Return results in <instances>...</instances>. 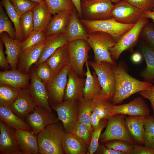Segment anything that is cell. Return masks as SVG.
<instances>
[{"label": "cell", "instance_id": "d6986e66", "mask_svg": "<svg viewBox=\"0 0 154 154\" xmlns=\"http://www.w3.org/2000/svg\"><path fill=\"white\" fill-rule=\"evenodd\" d=\"M31 73L25 74L17 69L0 72V84L8 85L19 90L28 88Z\"/></svg>", "mask_w": 154, "mask_h": 154}, {"label": "cell", "instance_id": "277c9868", "mask_svg": "<svg viewBox=\"0 0 154 154\" xmlns=\"http://www.w3.org/2000/svg\"><path fill=\"white\" fill-rule=\"evenodd\" d=\"M89 66L94 70L98 76L101 88L100 95L110 101L113 99L116 91L115 76L113 65L105 62H97L88 61Z\"/></svg>", "mask_w": 154, "mask_h": 154}, {"label": "cell", "instance_id": "44dd1931", "mask_svg": "<svg viewBox=\"0 0 154 154\" xmlns=\"http://www.w3.org/2000/svg\"><path fill=\"white\" fill-rule=\"evenodd\" d=\"M18 146L23 154H39L37 135L31 131L22 129L15 130Z\"/></svg>", "mask_w": 154, "mask_h": 154}, {"label": "cell", "instance_id": "7402d4cb", "mask_svg": "<svg viewBox=\"0 0 154 154\" xmlns=\"http://www.w3.org/2000/svg\"><path fill=\"white\" fill-rule=\"evenodd\" d=\"M147 116H129L125 119L126 127L135 144L145 145L144 125Z\"/></svg>", "mask_w": 154, "mask_h": 154}, {"label": "cell", "instance_id": "816d5d0a", "mask_svg": "<svg viewBox=\"0 0 154 154\" xmlns=\"http://www.w3.org/2000/svg\"><path fill=\"white\" fill-rule=\"evenodd\" d=\"M3 44L2 41L0 39V66L1 68L7 70L11 67L4 53Z\"/></svg>", "mask_w": 154, "mask_h": 154}, {"label": "cell", "instance_id": "1f68e13d", "mask_svg": "<svg viewBox=\"0 0 154 154\" xmlns=\"http://www.w3.org/2000/svg\"><path fill=\"white\" fill-rule=\"evenodd\" d=\"M85 64L87 71L85 73L86 78L84 90V98L87 100H91L95 96L100 94L101 88L96 73L94 71L92 74L88 61Z\"/></svg>", "mask_w": 154, "mask_h": 154}, {"label": "cell", "instance_id": "681fc988", "mask_svg": "<svg viewBox=\"0 0 154 154\" xmlns=\"http://www.w3.org/2000/svg\"><path fill=\"white\" fill-rule=\"evenodd\" d=\"M143 98L148 99L150 102L154 116V84L148 90L140 91L138 92Z\"/></svg>", "mask_w": 154, "mask_h": 154}, {"label": "cell", "instance_id": "4fadbf2b", "mask_svg": "<svg viewBox=\"0 0 154 154\" xmlns=\"http://www.w3.org/2000/svg\"><path fill=\"white\" fill-rule=\"evenodd\" d=\"M143 12L126 0H123L114 5L111 16L120 23L135 24L142 16Z\"/></svg>", "mask_w": 154, "mask_h": 154}, {"label": "cell", "instance_id": "d4e9b609", "mask_svg": "<svg viewBox=\"0 0 154 154\" xmlns=\"http://www.w3.org/2000/svg\"><path fill=\"white\" fill-rule=\"evenodd\" d=\"M68 42L64 33L46 37L40 57L35 64L36 68L45 62L58 48L67 45Z\"/></svg>", "mask_w": 154, "mask_h": 154}, {"label": "cell", "instance_id": "7a4b0ae2", "mask_svg": "<svg viewBox=\"0 0 154 154\" xmlns=\"http://www.w3.org/2000/svg\"><path fill=\"white\" fill-rule=\"evenodd\" d=\"M65 133L58 121L49 125L37 135L39 154H63L62 140Z\"/></svg>", "mask_w": 154, "mask_h": 154}, {"label": "cell", "instance_id": "94428289", "mask_svg": "<svg viewBox=\"0 0 154 154\" xmlns=\"http://www.w3.org/2000/svg\"><path fill=\"white\" fill-rule=\"evenodd\" d=\"M92 0H81V1H89Z\"/></svg>", "mask_w": 154, "mask_h": 154}, {"label": "cell", "instance_id": "d6a6232c", "mask_svg": "<svg viewBox=\"0 0 154 154\" xmlns=\"http://www.w3.org/2000/svg\"><path fill=\"white\" fill-rule=\"evenodd\" d=\"M91 100L92 112L96 114L101 119L108 120L112 116L109 110L110 101L103 98L99 94Z\"/></svg>", "mask_w": 154, "mask_h": 154}, {"label": "cell", "instance_id": "836d02e7", "mask_svg": "<svg viewBox=\"0 0 154 154\" xmlns=\"http://www.w3.org/2000/svg\"><path fill=\"white\" fill-rule=\"evenodd\" d=\"M78 101V121L86 124L92 133L93 131L90 123L92 112V100H87L84 98Z\"/></svg>", "mask_w": 154, "mask_h": 154}, {"label": "cell", "instance_id": "9f6ffc18", "mask_svg": "<svg viewBox=\"0 0 154 154\" xmlns=\"http://www.w3.org/2000/svg\"><path fill=\"white\" fill-rule=\"evenodd\" d=\"M152 10V11L143 12L142 16L151 19L154 22V9Z\"/></svg>", "mask_w": 154, "mask_h": 154}, {"label": "cell", "instance_id": "bcb514c9", "mask_svg": "<svg viewBox=\"0 0 154 154\" xmlns=\"http://www.w3.org/2000/svg\"><path fill=\"white\" fill-rule=\"evenodd\" d=\"M71 133L82 139L89 146L91 132L86 124L77 121Z\"/></svg>", "mask_w": 154, "mask_h": 154}, {"label": "cell", "instance_id": "ab89813d", "mask_svg": "<svg viewBox=\"0 0 154 154\" xmlns=\"http://www.w3.org/2000/svg\"><path fill=\"white\" fill-rule=\"evenodd\" d=\"M49 11L54 15L59 12L74 9V6L71 0H44Z\"/></svg>", "mask_w": 154, "mask_h": 154}, {"label": "cell", "instance_id": "4dcf8cb0", "mask_svg": "<svg viewBox=\"0 0 154 154\" xmlns=\"http://www.w3.org/2000/svg\"><path fill=\"white\" fill-rule=\"evenodd\" d=\"M67 45L58 48L45 61L56 74L65 65L69 64L70 57Z\"/></svg>", "mask_w": 154, "mask_h": 154}, {"label": "cell", "instance_id": "5b68a950", "mask_svg": "<svg viewBox=\"0 0 154 154\" xmlns=\"http://www.w3.org/2000/svg\"><path fill=\"white\" fill-rule=\"evenodd\" d=\"M80 20L88 33L97 31L105 32L111 35L116 42L135 24L120 23L113 18L103 20Z\"/></svg>", "mask_w": 154, "mask_h": 154}, {"label": "cell", "instance_id": "7bdbcfd3", "mask_svg": "<svg viewBox=\"0 0 154 154\" xmlns=\"http://www.w3.org/2000/svg\"><path fill=\"white\" fill-rule=\"evenodd\" d=\"M108 121L107 119H101L98 127L92 132L90 142L88 148V154H93L96 151L99 145L98 142L101 132L107 126Z\"/></svg>", "mask_w": 154, "mask_h": 154}, {"label": "cell", "instance_id": "9c48e42d", "mask_svg": "<svg viewBox=\"0 0 154 154\" xmlns=\"http://www.w3.org/2000/svg\"><path fill=\"white\" fill-rule=\"evenodd\" d=\"M110 0L81 1L83 19L89 20L108 19L112 18L114 5Z\"/></svg>", "mask_w": 154, "mask_h": 154}, {"label": "cell", "instance_id": "680465c9", "mask_svg": "<svg viewBox=\"0 0 154 154\" xmlns=\"http://www.w3.org/2000/svg\"><path fill=\"white\" fill-rule=\"evenodd\" d=\"M31 1L34 2L35 3L38 4L40 3L41 2L44 0H31Z\"/></svg>", "mask_w": 154, "mask_h": 154}, {"label": "cell", "instance_id": "ee69618b", "mask_svg": "<svg viewBox=\"0 0 154 154\" xmlns=\"http://www.w3.org/2000/svg\"><path fill=\"white\" fill-rule=\"evenodd\" d=\"M139 37L154 50V24L148 21L142 28Z\"/></svg>", "mask_w": 154, "mask_h": 154}, {"label": "cell", "instance_id": "8d00e7d4", "mask_svg": "<svg viewBox=\"0 0 154 154\" xmlns=\"http://www.w3.org/2000/svg\"><path fill=\"white\" fill-rule=\"evenodd\" d=\"M46 37L44 33L34 30L21 43V53L28 50L38 43L45 40Z\"/></svg>", "mask_w": 154, "mask_h": 154}, {"label": "cell", "instance_id": "e575fe53", "mask_svg": "<svg viewBox=\"0 0 154 154\" xmlns=\"http://www.w3.org/2000/svg\"><path fill=\"white\" fill-rule=\"evenodd\" d=\"M1 3L4 7L8 17L13 23L16 33V39L21 42L23 39L20 25L21 16L16 11L10 0H2Z\"/></svg>", "mask_w": 154, "mask_h": 154}, {"label": "cell", "instance_id": "8992f818", "mask_svg": "<svg viewBox=\"0 0 154 154\" xmlns=\"http://www.w3.org/2000/svg\"><path fill=\"white\" fill-rule=\"evenodd\" d=\"M148 19L142 16L133 27L123 34L115 45L109 48L113 60H117L123 51L133 49L138 42L142 28L149 21Z\"/></svg>", "mask_w": 154, "mask_h": 154}, {"label": "cell", "instance_id": "603a6c76", "mask_svg": "<svg viewBox=\"0 0 154 154\" xmlns=\"http://www.w3.org/2000/svg\"><path fill=\"white\" fill-rule=\"evenodd\" d=\"M44 40L38 43L26 51L21 53L17 69L23 73H29V72L33 64H35L39 59L44 46Z\"/></svg>", "mask_w": 154, "mask_h": 154}, {"label": "cell", "instance_id": "74e56055", "mask_svg": "<svg viewBox=\"0 0 154 154\" xmlns=\"http://www.w3.org/2000/svg\"><path fill=\"white\" fill-rule=\"evenodd\" d=\"M20 25L23 39L25 40L34 31L32 10L26 12L21 16Z\"/></svg>", "mask_w": 154, "mask_h": 154}, {"label": "cell", "instance_id": "6da1fadb", "mask_svg": "<svg viewBox=\"0 0 154 154\" xmlns=\"http://www.w3.org/2000/svg\"><path fill=\"white\" fill-rule=\"evenodd\" d=\"M116 81V89L111 103L117 105L131 95L149 89L152 83L140 81L131 76L127 72L123 63L113 65Z\"/></svg>", "mask_w": 154, "mask_h": 154}, {"label": "cell", "instance_id": "2e32d148", "mask_svg": "<svg viewBox=\"0 0 154 154\" xmlns=\"http://www.w3.org/2000/svg\"><path fill=\"white\" fill-rule=\"evenodd\" d=\"M15 130L0 120V154H23L18 145Z\"/></svg>", "mask_w": 154, "mask_h": 154}, {"label": "cell", "instance_id": "484cf974", "mask_svg": "<svg viewBox=\"0 0 154 154\" xmlns=\"http://www.w3.org/2000/svg\"><path fill=\"white\" fill-rule=\"evenodd\" d=\"M73 9L61 11L54 15L44 32L46 37L64 33Z\"/></svg>", "mask_w": 154, "mask_h": 154}, {"label": "cell", "instance_id": "52a82bcc", "mask_svg": "<svg viewBox=\"0 0 154 154\" xmlns=\"http://www.w3.org/2000/svg\"><path fill=\"white\" fill-rule=\"evenodd\" d=\"M67 46L71 69L83 77L86 73L84 70V65L88 61V52L91 47L87 41L81 39L68 42Z\"/></svg>", "mask_w": 154, "mask_h": 154}, {"label": "cell", "instance_id": "11a10c76", "mask_svg": "<svg viewBox=\"0 0 154 154\" xmlns=\"http://www.w3.org/2000/svg\"><path fill=\"white\" fill-rule=\"evenodd\" d=\"M77 11L79 18L83 19L81 9V0H71Z\"/></svg>", "mask_w": 154, "mask_h": 154}, {"label": "cell", "instance_id": "e0dca14e", "mask_svg": "<svg viewBox=\"0 0 154 154\" xmlns=\"http://www.w3.org/2000/svg\"><path fill=\"white\" fill-rule=\"evenodd\" d=\"M85 79L71 70L68 74L64 98L65 100L77 101L84 98Z\"/></svg>", "mask_w": 154, "mask_h": 154}, {"label": "cell", "instance_id": "3957f363", "mask_svg": "<svg viewBox=\"0 0 154 154\" xmlns=\"http://www.w3.org/2000/svg\"><path fill=\"white\" fill-rule=\"evenodd\" d=\"M88 34L87 41L94 51V61L97 62H105L116 65L109 50L110 48L116 43L114 38L110 34L101 31Z\"/></svg>", "mask_w": 154, "mask_h": 154}, {"label": "cell", "instance_id": "7dc6e473", "mask_svg": "<svg viewBox=\"0 0 154 154\" xmlns=\"http://www.w3.org/2000/svg\"><path fill=\"white\" fill-rule=\"evenodd\" d=\"M17 12L21 16L32 10L37 4L31 0H10Z\"/></svg>", "mask_w": 154, "mask_h": 154}, {"label": "cell", "instance_id": "91938a15", "mask_svg": "<svg viewBox=\"0 0 154 154\" xmlns=\"http://www.w3.org/2000/svg\"><path fill=\"white\" fill-rule=\"evenodd\" d=\"M112 3H116L117 2H118L119 1L123 0H110Z\"/></svg>", "mask_w": 154, "mask_h": 154}, {"label": "cell", "instance_id": "f5cc1de1", "mask_svg": "<svg viewBox=\"0 0 154 154\" xmlns=\"http://www.w3.org/2000/svg\"><path fill=\"white\" fill-rule=\"evenodd\" d=\"M97 153L102 154H126L119 151L110 149L103 145H99L96 151Z\"/></svg>", "mask_w": 154, "mask_h": 154}, {"label": "cell", "instance_id": "cb8c5ba5", "mask_svg": "<svg viewBox=\"0 0 154 154\" xmlns=\"http://www.w3.org/2000/svg\"><path fill=\"white\" fill-rule=\"evenodd\" d=\"M0 39L5 46L6 58L11 68L13 69H17L21 53V42L18 39L11 38L4 32L0 34Z\"/></svg>", "mask_w": 154, "mask_h": 154}, {"label": "cell", "instance_id": "7c38bea8", "mask_svg": "<svg viewBox=\"0 0 154 154\" xmlns=\"http://www.w3.org/2000/svg\"><path fill=\"white\" fill-rule=\"evenodd\" d=\"M71 69L69 64H66L50 82L45 85L48 98L54 103L53 105L63 102L68 74Z\"/></svg>", "mask_w": 154, "mask_h": 154}, {"label": "cell", "instance_id": "f35d334b", "mask_svg": "<svg viewBox=\"0 0 154 154\" xmlns=\"http://www.w3.org/2000/svg\"><path fill=\"white\" fill-rule=\"evenodd\" d=\"M144 126V145L154 149V116L153 115L146 117Z\"/></svg>", "mask_w": 154, "mask_h": 154}, {"label": "cell", "instance_id": "f546056e", "mask_svg": "<svg viewBox=\"0 0 154 154\" xmlns=\"http://www.w3.org/2000/svg\"><path fill=\"white\" fill-rule=\"evenodd\" d=\"M0 119L14 129L32 131L31 128L27 122L16 115L9 107L0 106Z\"/></svg>", "mask_w": 154, "mask_h": 154}, {"label": "cell", "instance_id": "6125c7cd", "mask_svg": "<svg viewBox=\"0 0 154 154\" xmlns=\"http://www.w3.org/2000/svg\"><path fill=\"white\" fill-rule=\"evenodd\" d=\"M153 83H154V80H153Z\"/></svg>", "mask_w": 154, "mask_h": 154}, {"label": "cell", "instance_id": "db71d44e", "mask_svg": "<svg viewBox=\"0 0 154 154\" xmlns=\"http://www.w3.org/2000/svg\"><path fill=\"white\" fill-rule=\"evenodd\" d=\"M101 119L95 113L92 112L90 118V123L93 131L99 126Z\"/></svg>", "mask_w": 154, "mask_h": 154}, {"label": "cell", "instance_id": "d590c367", "mask_svg": "<svg viewBox=\"0 0 154 154\" xmlns=\"http://www.w3.org/2000/svg\"><path fill=\"white\" fill-rule=\"evenodd\" d=\"M19 90L8 85L0 84V106L9 107L17 97Z\"/></svg>", "mask_w": 154, "mask_h": 154}, {"label": "cell", "instance_id": "f6af8a7d", "mask_svg": "<svg viewBox=\"0 0 154 154\" xmlns=\"http://www.w3.org/2000/svg\"><path fill=\"white\" fill-rule=\"evenodd\" d=\"M107 148L121 151L126 154H131L134 145L121 140H114L105 143Z\"/></svg>", "mask_w": 154, "mask_h": 154}, {"label": "cell", "instance_id": "ffe728a7", "mask_svg": "<svg viewBox=\"0 0 154 154\" xmlns=\"http://www.w3.org/2000/svg\"><path fill=\"white\" fill-rule=\"evenodd\" d=\"M64 34L68 42L79 39L87 40L88 33L79 19L75 8L72 10L70 21Z\"/></svg>", "mask_w": 154, "mask_h": 154}, {"label": "cell", "instance_id": "f907efd6", "mask_svg": "<svg viewBox=\"0 0 154 154\" xmlns=\"http://www.w3.org/2000/svg\"><path fill=\"white\" fill-rule=\"evenodd\" d=\"M131 154H154V149L145 146L135 144Z\"/></svg>", "mask_w": 154, "mask_h": 154}, {"label": "cell", "instance_id": "5bb4252c", "mask_svg": "<svg viewBox=\"0 0 154 154\" xmlns=\"http://www.w3.org/2000/svg\"><path fill=\"white\" fill-rule=\"evenodd\" d=\"M109 110L112 116L117 114L148 116L150 114L149 108L141 97L134 98L128 103L121 105H114L111 102L109 106Z\"/></svg>", "mask_w": 154, "mask_h": 154}, {"label": "cell", "instance_id": "ba28073f", "mask_svg": "<svg viewBox=\"0 0 154 154\" xmlns=\"http://www.w3.org/2000/svg\"><path fill=\"white\" fill-rule=\"evenodd\" d=\"M126 116L125 114H117L111 117L108 120L105 131L101 134L99 141L105 143L112 140H121L135 144L125 125Z\"/></svg>", "mask_w": 154, "mask_h": 154}, {"label": "cell", "instance_id": "b9f144b4", "mask_svg": "<svg viewBox=\"0 0 154 154\" xmlns=\"http://www.w3.org/2000/svg\"><path fill=\"white\" fill-rule=\"evenodd\" d=\"M36 68L35 71L36 75L45 85L50 82L56 74L46 62Z\"/></svg>", "mask_w": 154, "mask_h": 154}, {"label": "cell", "instance_id": "83f0119b", "mask_svg": "<svg viewBox=\"0 0 154 154\" xmlns=\"http://www.w3.org/2000/svg\"><path fill=\"white\" fill-rule=\"evenodd\" d=\"M62 146L66 154H88V145L82 139L71 133H65Z\"/></svg>", "mask_w": 154, "mask_h": 154}, {"label": "cell", "instance_id": "4316f807", "mask_svg": "<svg viewBox=\"0 0 154 154\" xmlns=\"http://www.w3.org/2000/svg\"><path fill=\"white\" fill-rule=\"evenodd\" d=\"M32 11L34 30L44 32L52 18L45 1L37 4Z\"/></svg>", "mask_w": 154, "mask_h": 154}, {"label": "cell", "instance_id": "30bf717a", "mask_svg": "<svg viewBox=\"0 0 154 154\" xmlns=\"http://www.w3.org/2000/svg\"><path fill=\"white\" fill-rule=\"evenodd\" d=\"M52 108L57 113L61 121L65 133H71L78 121V105L77 101L64 100L53 105Z\"/></svg>", "mask_w": 154, "mask_h": 154}, {"label": "cell", "instance_id": "c3c4849f", "mask_svg": "<svg viewBox=\"0 0 154 154\" xmlns=\"http://www.w3.org/2000/svg\"><path fill=\"white\" fill-rule=\"evenodd\" d=\"M143 12L152 11L154 7V0H126Z\"/></svg>", "mask_w": 154, "mask_h": 154}, {"label": "cell", "instance_id": "f1b7e54d", "mask_svg": "<svg viewBox=\"0 0 154 154\" xmlns=\"http://www.w3.org/2000/svg\"><path fill=\"white\" fill-rule=\"evenodd\" d=\"M140 47L146 64L140 75L145 81L152 83L154 79V50L143 40Z\"/></svg>", "mask_w": 154, "mask_h": 154}, {"label": "cell", "instance_id": "8fae6325", "mask_svg": "<svg viewBox=\"0 0 154 154\" xmlns=\"http://www.w3.org/2000/svg\"><path fill=\"white\" fill-rule=\"evenodd\" d=\"M25 119L26 122L32 129V132L36 135L48 125L59 120L52 112L38 106H37Z\"/></svg>", "mask_w": 154, "mask_h": 154}, {"label": "cell", "instance_id": "9a60e30c", "mask_svg": "<svg viewBox=\"0 0 154 154\" xmlns=\"http://www.w3.org/2000/svg\"><path fill=\"white\" fill-rule=\"evenodd\" d=\"M37 106L27 88L19 90L17 97L9 107L18 117L24 120Z\"/></svg>", "mask_w": 154, "mask_h": 154}, {"label": "cell", "instance_id": "6f0895ef", "mask_svg": "<svg viewBox=\"0 0 154 154\" xmlns=\"http://www.w3.org/2000/svg\"><path fill=\"white\" fill-rule=\"evenodd\" d=\"M142 59V55L139 53L136 52L132 56V61L135 63H137L140 62Z\"/></svg>", "mask_w": 154, "mask_h": 154}, {"label": "cell", "instance_id": "ac0fdd59", "mask_svg": "<svg viewBox=\"0 0 154 154\" xmlns=\"http://www.w3.org/2000/svg\"><path fill=\"white\" fill-rule=\"evenodd\" d=\"M31 74V82L28 88L30 94L37 106L44 108L52 112L49 105L45 84L38 78L35 70H32Z\"/></svg>", "mask_w": 154, "mask_h": 154}, {"label": "cell", "instance_id": "60d3db41", "mask_svg": "<svg viewBox=\"0 0 154 154\" xmlns=\"http://www.w3.org/2000/svg\"><path fill=\"white\" fill-rule=\"evenodd\" d=\"M3 5H0V35L6 32L9 37L13 39H16V33L15 28L12 25L11 21L9 19L4 11Z\"/></svg>", "mask_w": 154, "mask_h": 154}]
</instances>
